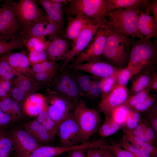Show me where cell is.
Wrapping results in <instances>:
<instances>
[{
  "mask_svg": "<svg viewBox=\"0 0 157 157\" xmlns=\"http://www.w3.org/2000/svg\"><path fill=\"white\" fill-rule=\"evenodd\" d=\"M140 8V6H135L113 10L106 15L104 22L117 33L140 39L138 22Z\"/></svg>",
  "mask_w": 157,
  "mask_h": 157,
  "instance_id": "1",
  "label": "cell"
},
{
  "mask_svg": "<svg viewBox=\"0 0 157 157\" xmlns=\"http://www.w3.org/2000/svg\"><path fill=\"white\" fill-rule=\"evenodd\" d=\"M108 28L106 44L101 56L106 61L121 68L128 64L132 41L129 37Z\"/></svg>",
  "mask_w": 157,
  "mask_h": 157,
  "instance_id": "2",
  "label": "cell"
},
{
  "mask_svg": "<svg viewBox=\"0 0 157 157\" xmlns=\"http://www.w3.org/2000/svg\"><path fill=\"white\" fill-rule=\"evenodd\" d=\"M65 10L69 17L78 16L97 25L103 21L106 15L105 0H68Z\"/></svg>",
  "mask_w": 157,
  "mask_h": 157,
  "instance_id": "3",
  "label": "cell"
},
{
  "mask_svg": "<svg viewBox=\"0 0 157 157\" xmlns=\"http://www.w3.org/2000/svg\"><path fill=\"white\" fill-rule=\"evenodd\" d=\"M157 41L143 38L133 43L127 67L141 71L151 69L156 64Z\"/></svg>",
  "mask_w": 157,
  "mask_h": 157,
  "instance_id": "4",
  "label": "cell"
},
{
  "mask_svg": "<svg viewBox=\"0 0 157 157\" xmlns=\"http://www.w3.org/2000/svg\"><path fill=\"white\" fill-rule=\"evenodd\" d=\"M38 3L37 0H35L13 1V11L21 26V33L34 24L46 19V14Z\"/></svg>",
  "mask_w": 157,
  "mask_h": 157,
  "instance_id": "5",
  "label": "cell"
},
{
  "mask_svg": "<svg viewBox=\"0 0 157 157\" xmlns=\"http://www.w3.org/2000/svg\"><path fill=\"white\" fill-rule=\"evenodd\" d=\"M73 113L84 142H87L97 131L102 119L96 110L88 108L82 101L75 106Z\"/></svg>",
  "mask_w": 157,
  "mask_h": 157,
  "instance_id": "6",
  "label": "cell"
},
{
  "mask_svg": "<svg viewBox=\"0 0 157 157\" xmlns=\"http://www.w3.org/2000/svg\"><path fill=\"white\" fill-rule=\"evenodd\" d=\"M51 81L53 90L50 92L61 96L76 104L82 101V97L72 73L65 68L58 72Z\"/></svg>",
  "mask_w": 157,
  "mask_h": 157,
  "instance_id": "7",
  "label": "cell"
},
{
  "mask_svg": "<svg viewBox=\"0 0 157 157\" xmlns=\"http://www.w3.org/2000/svg\"><path fill=\"white\" fill-rule=\"evenodd\" d=\"M13 0H6L2 5L0 14V40L7 41L20 38L21 26L15 17Z\"/></svg>",
  "mask_w": 157,
  "mask_h": 157,
  "instance_id": "8",
  "label": "cell"
},
{
  "mask_svg": "<svg viewBox=\"0 0 157 157\" xmlns=\"http://www.w3.org/2000/svg\"><path fill=\"white\" fill-rule=\"evenodd\" d=\"M57 135L60 146L72 147L85 143L73 110L59 124Z\"/></svg>",
  "mask_w": 157,
  "mask_h": 157,
  "instance_id": "9",
  "label": "cell"
},
{
  "mask_svg": "<svg viewBox=\"0 0 157 157\" xmlns=\"http://www.w3.org/2000/svg\"><path fill=\"white\" fill-rule=\"evenodd\" d=\"M108 32V27L103 22L87 47L77 55L73 64L82 63L99 58L103 52Z\"/></svg>",
  "mask_w": 157,
  "mask_h": 157,
  "instance_id": "10",
  "label": "cell"
},
{
  "mask_svg": "<svg viewBox=\"0 0 157 157\" xmlns=\"http://www.w3.org/2000/svg\"><path fill=\"white\" fill-rule=\"evenodd\" d=\"M46 100L47 111L58 126L73 111L76 105L67 98L51 92Z\"/></svg>",
  "mask_w": 157,
  "mask_h": 157,
  "instance_id": "11",
  "label": "cell"
},
{
  "mask_svg": "<svg viewBox=\"0 0 157 157\" xmlns=\"http://www.w3.org/2000/svg\"><path fill=\"white\" fill-rule=\"evenodd\" d=\"M8 134L12 143L15 157H29L33 151L42 145L24 129H14Z\"/></svg>",
  "mask_w": 157,
  "mask_h": 157,
  "instance_id": "12",
  "label": "cell"
},
{
  "mask_svg": "<svg viewBox=\"0 0 157 157\" xmlns=\"http://www.w3.org/2000/svg\"><path fill=\"white\" fill-rule=\"evenodd\" d=\"M104 22L97 24H87L75 41L73 43L72 49L66 55L64 63L60 70L65 68L69 62L76 56L83 51L92 40L100 26Z\"/></svg>",
  "mask_w": 157,
  "mask_h": 157,
  "instance_id": "13",
  "label": "cell"
},
{
  "mask_svg": "<svg viewBox=\"0 0 157 157\" xmlns=\"http://www.w3.org/2000/svg\"><path fill=\"white\" fill-rule=\"evenodd\" d=\"M69 67L75 71H82L102 78L115 74L121 68H117L99 58L79 64H72Z\"/></svg>",
  "mask_w": 157,
  "mask_h": 157,
  "instance_id": "14",
  "label": "cell"
},
{
  "mask_svg": "<svg viewBox=\"0 0 157 157\" xmlns=\"http://www.w3.org/2000/svg\"><path fill=\"white\" fill-rule=\"evenodd\" d=\"M129 94L126 87L116 84L110 93L101 99L99 104V107L105 117L109 116L115 108L124 104L129 97Z\"/></svg>",
  "mask_w": 157,
  "mask_h": 157,
  "instance_id": "15",
  "label": "cell"
},
{
  "mask_svg": "<svg viewBox=\"0 0 157 157\" xmlns=\"http://www.w3.org/2000/svg\"><path fill=\"white\" fill-rule=\"evenodd\" d=\"M62 34V28L46 17L45 20L34 24L21 32L20 38L25 44L28 40L33 37L55 35H59Z\"/></svg>",
  "mask_w": 157,
  "mask_h": 157,
  "instance_id": "16",
  "label": "cell"
},
{
  "mask_svg": "<svg viewBox=\"0 0 157 157\" xmlns=\"http://www.w3.org/2000/svg\"><path fill=\"white\" fill-rule=\"evenodd\" d=\"M0 57L6 61L15 71L31 78L34 73L30 67L28 56L26 52L10 51L0 56Z\"/></svg>",
  "mask_w": 157,
  "mask_h": 157,
  "instance_id": "17",
  "label": "cell"
},
{
  "mask_svg": "<svg viewBox=\"0 0 157 157\" xmlns=\"http://www.w3.org/2000/svg\"><path fill=\"white\" fill-rule=\"evenodd\" d=\"M49 36V43L46 50L48 60L56 62L61 60L64 61L70 50L69 42L58 35Z\"/></svg>",
  "mask_w": 157,
  "mask_h": 157,
  "instance_id": "18",
  "label": "cell"
},
{
  "mask_svg": "<svg viewBox=\"0 0 157 157\" xmlns=\"http://www.w3.org/2000/svg\"><path fill=\"white\" fill-rule=\"evenodd\" d=\"M24 129L41 145L51 142L56 135L46 129L36 119L23 124Z\"/></svg>",
  "mask_w": 157,
  "mask_h": 157,
  "instance_id": "19",
  "label": "cell"
},
{
  "mask_svg": "<svg viewBox=\"0 0 157 157\" xmlns=\"http://www.w3.org/2000/svg\"><path fill=\"white\" fill-rule=\"evenodd\" d=\"M138 27L140 39L157 38V21L153 16H150L141 10L138 17Z\"/></svg>",
  "mask_w": 157,
  "mask_h": 157,
  "instance_id": "20",
  "label": "cell"
},
{
  "mask_svg": "<svg viewBox=\"0 0 157 157\" xmlns=\"http://www.w3.org/2000/svg\"><path fill=\"white\" fill-rule=\"evenodd\" d=\"M46 106V98L40 93L33 94L27 98L22 109L29 115L38 116Z\"/></svg>",
  "mask_w": 157,
  "mask_h": 157,
  "instance_id": "21",
  "label": "cell"
},
{
  "mask_svg": "<svg viewBox=\"0 0 157 157\" xmlns=\"http://www.w3.org/2000/svg\"><path fill=\"white\" fill-rule=\"evenodd\" d=\"M88 24H90L80 16L69 17L68 25L64 34L65 37L74 42L85 26Z\"/></svg>",
  "mask_w": 157,
  "mask_h": 157,
  "instance_id": "22",
  "label": "cell"
},
{
  "mask_svg": "<svg viewBox=\"0 0 157 157\" xmlns=\"http://www.w3.org/2000/svg\"><path fill=\"white\" fill-rule=\"evenodd\" d=\"M123 138L136 149L151 157H157V147L143 140L132 134L123 131Z\"/></svg>",
  "mask_w": 157,
  "mask_h": 157,
  "instance_id": "23",
  "label": "cell"
},
{
  "mask_svg": "<svg viewBox=\"0 0 157 157\" xmlns=\"http://www.w3.org/2000/svg\"><path fill=\"white\" fill-rule=\"evenodd\" d=\"M17 78L12 81L13 85L23 90L28 96L38 90L42 83L35 82L21 74L18 73Z\"/></svg>",
  "mask_w": 157,
  "mask_h": 157,
  "instance_id": "24",
  "label": "cell"
},
{
  "mask_svg": "<svg viewBox=\"0 0 157 157\" xmlns=\"http://www.w3.org/2000/svg\"><path fill=\"white\" fill-rule=\"evenodd\" d=\"M152 69H143L144 72L138 75L133 81L130 92L132 95L148 88L152 76L153 74H152L150 71Z\"/></svg>",
  "mask_w": 157,
  "mask_h": 157,
  "instance_id": "25",
  "label": "cell"
},
{
  "mask_svg": "<svg viewBox=\"0 0 157 157\" xmlns=\"http://www.w3.org/2000/svg\"><path fill=\"white\" fill-rule=\"evenodd\" d=\"M65 147L42 145L35 150L29 157H56L66 153Z\"/></svg>",
  "mask_w": 157,
  "mask_h": 157,
  "instance_id": "26",
  "label": "cell"
},
{
  "mask_svg": "<svg viewBox=\"0 0 157 157\" xmlns=\"http://www.w3.org/2000/svg\"><path fill=\"white\" fill-rule=\"evenodd\" d=\"M143 0H105L106 15L115 10L135 6L141 8Z\"/></svg>",
  "mask_w": 157,
  "mask_h": 157,
  "instance_id": "27",
  "label": "cell"
},
{
  "mask_svg": "<svg viewBox=\"0 0 157 157\" xmlns=\"http://www.w3.org/2000/svg\"><path fill=\"white\" fill-rule=\"evenodd\" d=\"M37 2L44 9L47 18L53 21L62 28L63 22V14L60 13L53 8L50 0H37Z\"/></svg>",
  "mask_w": 157,
  "mask_h": 157,
  "instance_id": "28",
  "label": "cell"
},
{
  "mask_svg": "<svg viewBox=\"0 0 157 157\" xmlns=\"http://www.w3.org/2000/svg\"><path fill=\"white\" fill-rule=\"evenodd\" d=\"M82 97L89 96L92 81L86 74L75 72L72 73Z\"/></svg>",
  "mask_w": 157,
  "mask_h": 157,
  "instance_id": "29",
  "label": "cell"
},
{
  "mask_svg": "<svg viewBox=\"0 0 157 157\" xmlns=\"http://www.w3.org/2000/svg\"><path fill=\"white\" fill-rule=\"evenodd\" d=\"M105 117V120L99 129V134L102 137H108L112 135L122 128L110 117Z\"/></svg>",
  "mask_w": 157,
  "mask_h": 157,
  "instance_id": "30",
  "label": "cell"
},
{
  "mask_svg": "<svg viewBox=\"0 0 157 157\" xmlns=\"http://www.w3.org/2000/svg\"><path fill=\"white\" fill-rule=\"evenodd\" d=\"M36 119L46 129L55 135H57L58 126L49 115L47 106L40 113Z\"/></svg>",
  "mask_w": 157,
  "mask_h": 157,
  "instance_id": "31",
  "label": "cell"
},
{
  "mask_svg": "<svg viewBox=\"0 0 157 157\" xmlns=\"http://www.w3.org/2000/svg\"><path fill=\"white\" fill-rule=\"evenodd\" d=\"M140 71L139 70L128 67L120 69L116 73V84L126 87L133 76Z\"/></svg>",
  "mask_w": 157,
  "mask_h": 157,
  "instance_id": "32",
  "label": "cell"
},
{
  "mask_svg": "<svg viewBox=\"0 0 157 157\" xmlns=\"http://www.w3.org/2000/svg\"><path fill=\"white\" fill-rule=\"evenodd\" d=\"M130 109L125 105H122L114 109L108 117H110L123 128L125 125Z\"/></svg>",
  "mask_w": 157,
  "mask_h": 157,
  "instance_id": "33",
  "label": "cell"
},
{
  "mask_svg": "<svg viewBox=\"0 0 157 157\" xmlns=\"http://www.w3.org/2000/svg\"><path fill=\"white\" fill-rule=\"evenodd\" d=\"M13 148L8 133L4 130L0 131V157H9Z\"/></svg>",
  "mask_w": 157,
  "mask_h": 157,
  "instance_id": "34",
  "label": "cell"
},
{
  "mask_svg": "<svg viewBox=\"0 0 157 157\" xmlns=\"http://www.w3.org/2000/svg\"><path fill=\"white\" fill-rule=\"evenodd\" d=\"M25 47V44L20 38L8 42L0 40V56L13 50L22 49Z\"/></svg>",
  "mask_w": 157,
  "mask_h": 157,
  "instance_id": "35",
  "label": "cell"
},
{
  "mask_svg": "<svg viewBox=\"0 0 157 157\" xmlns=\"http://www.w3.org/2000/svg\"><path fill=\"white\" fill-rule=\"evenodd\" d=\"M49 43L45 36H39L31 38L26 42V47L30 51L33 50L46 51Z\"/></svg>",
  "mask_w": 157,
  "mask_h": 157,
  "instance_id": "36",
  "label": "cell"
},
{
  "mask_svg": "<svg viewBox=\"0 0 157 157\" xmlns=\"http://www.w3.org/2000/svg\"><path fill=\"white\" fill-rule=\"evenodd\" d=\"M150 90L147 88L129 97L124 105L131 109L143 102L149 94Z\"/></svg>",
  "mask_w": 157,
  "mask_h": 157,
  "instance_id": "37",
  "label": "cell"
},
{
  "mask_svg": "<svg viewBox=\"0 0 157 157\" xmlns=\"http://www.w3.org/2000/svg\"><path fill=\"white\" fill-rule=\"evenodd\" d=\"M58 65L56 62L47 60L32 66L33 73L40 72H55L58 71Z\"/></svg>",
  "mask_w": 157,
  "mask_h": 157,
  "instance_id": "38",
  "label": "cell"
},
{
  "mask_svg": "<svg viewBox=\"0 0 157 157\" xmlns=\"http://www.w3.org/2000/svg\"><path fill=\"white\" fill-rule=\"evenodd\" d=\"M116 73L114 75L101 78V80L102 85V92L101 96V99L106 97L114 88L116 85Z\"/></svg>",
  "mask_w": 157,
  "mask_h": 157,
  "instance_id": "39",
  "label": "cell"
},
{
  "mask_svg": "<svg viewBox=\"0 0 157 157\" xmlns=\"http://www.w3.org/2000/svg\"><path fill=\"white\" fill-rule=\"evenodd\" d=\"M140 113L130 108L123 129L129 131L133 130L138 126L140 122Z\"/></svg>",
  "mask_w": 157,
  "mask_h": 157,
  "instance_id": "40",
  "label": "cell"
},
{
  "mask_svg": "<svg viewBox=\"0 0 157 157\" xmlns=\"http://www.w3.org/2000/svg\"><path fill=\"white\" fill-rule=\"evenodd\" d=\"M156 95L149 94L143 102L131 109L139 113L148 111L156 104Z\"/></svg>",
  "mask_w": 157,
  "mask_h": 157,
  "instance_id": "41",
  "label": "cell"
},
{
  "mask_svg": "<svg viewBox=\"0 0 157 157\" xmlns=\"http://www.w3.org/2000/svg\"><path fill=\"white\" fill-rule=\"evenodd\" d=\"M28 59L30 65L32 66L48 60L47 53L45 50L30 51Z\"/></svg>",
  "mask_w": 157,
  "mask_h": 157,
  "instance_id": "42",
  "label": "cell"
},
{
  "mask_svg": "<svg viewBox=\"0 0 157 157\" xmlns=\"http://www.w3.org/2000/svg\"><path fill=\"white\" fill-rule=\"evenodd\" d=\"M108 148L115 157H135L130 152L120 146L115 142L108 144Z\"/></svg>",
  "mask_w": 157,
  "mask_h": 157,
  "instance_id": "43",
  "label": "cell"
},
{
  "mask_svg": "<svg viewBox=\"0 0 157 157\" xmlns=\"http://www.w3.org/2000/svg\"><path fill=\"white\" fill-rule=\"evenodd\" d=\"M58 71L55 72H40L34 73L31 78L35 82L45 83L51 81Z\"/></svg>",
  "mask_w": 157,
  "mask_h": 157,
  "instance_id": "44",
  "label": "cell"
},
{
  "mask_svg": "<svg viewBox=\"0 0 157 157\" xmlns=\"http://www.w3.org/2000/svg\"><path fill=\"white\" fill-rule=\"evenodd\" d=\"M0 98L8 104L13 113L19 119L23 118L22 108L18 102L11 99L8 95Z\"/></svg>",
  "mask_w": 157,
  "mask_h": 157,
  "instance_id": "45",
  "label": "cell"
},
{
  "mask_svg": "<svg viewBox=\"0 0 157 157\" xmlns=\"http://www.w3.org/2000/svg\"><path fill=\"white\" fill-rule=\"evenodd\" d=\"M10 93L14 100L19 104L22 109L24 104L29 96L23 90L15 86H13Z\"/></svg>",
  "mask_w": 157,
  "mask_h": 157,
  "instance_id": "46",
  "label": "cell"
},
{
  "mask_svg": "<svg viewBox=\"0 0 157 157\" xmlns=\"http://www.w3.org/2000/svg\"><path fill=\"white\" fill-rule=\"evenodd\" d=\"M123 131L131 133L139 138L154 146L147 136L144 125L140 121L137 127L133 130L129 131L123 129Z\"/></svg>",
  "mask_w": 157,
  "mask_h": 157,
  "instance_id": "47",
  "label": "cell"
},
{
  "mask_svg": "<svg viewBox=\"0 0 157 157\" xmlns=\"http://www.w3.org/2000/svg\"><path fill=\"white\" fill-rule=\"evenodd\" d=\"M119 144L122 148L131 152L135 157H151L136 149L123 138Z\"/></svg>",
  "mask_w": 157,
  "mask_h": 157,
  "instance_id": "48",
  "label": "cell"
},
{
  "mask_svg": "<svg viewBox=\"0 0 157 157\" xmlns=\"http://www.w3.org/2000/svg\"><path fill=\"white\" fill-rule=\"evenodd\" d=\"M19 119L2 111L0 108V131Z\"/></svg>",
  "mask_w": 157,
  "mask_h": 157,
  "instance_id": "49",
  "label": "cell"
},
{
  "mask_svg": "<svg viewBox=\"0 0 157 157\" xmlns=\"http://www.w3.org/2000/svg\"><path fill=\"white\" fill-rule=\"evenodd\" d=\"M102 90V85L101 80H95L92 81L89 96L94 99H97L101 97Z\"/></svg>",
  "mask_w": 157,
  "mask_h": 157,
  "instance_id": "50",
  "label": "cell"
},
{
  "mask_svg": "<svg viewBox=\"0 0 157 157\" xmlns=\"http://www.w3.org/2000/svg\"><path fill=\"white\" fill-rule=\"evenodd\" d=\"M141 122L144 125L147 136L153 145L155 146V144H156V142L157 135L156 134L154 130L147 119H146Z\"/></svg>",
  "mask_w": 157,
  "mask_h": 157,
  "instance_id": "51",
  "label": "cell"
},
{
  "mask_svg": "<svg viewBox=\"0 0 157 157\" xmlns=\"http://www.w3.org/2000/svg\"><path fill=\"white\" fill-rule=\"evenodd\" d=\"M148 119L157 135V106L156 104L150 110L148 114Z\"/></svg>",
  "mask_w": 157,
  "mask_h": 157,
  "instance_id": "52",
  "label": "cell"
},
{
  "mask_svg": "<svg viewBox=\"0 0 157 157\" xmlns=\"http://www.w3.org/2000/svg\"><path fill=\"white\" fill-rule=\"evenodd\" d=\"M87 149L82 148L73 150L68 152L66 157H86Z\"/></svg>",
  "mask_w": 157,
  "mask_h": 157,
  "instance_id": "53",
  "label": "cell"
},
{
  "mask_svg": "<svg viewBox=\"0 0 157 157\" xmlns=\"http://www.w3.org/2000/svg\"><path fill=\"white\" fill-rule=\"evenodd\" d=\"M86 154L87 157H103L100 148H88L86 149Z\"/></svg>",
  "mask_w": 157,
  "mask_h": 157,
  "instance_id": "54",
  "label": "cell"
},
{
  "mask_svg": "<svg viewBox=\"0 0 157 157\" xmlns=\"http://www.w3.org/2000/svg\"><path fill=\"white\" fill-rule=\"evenodd\" d=\"M145 10L147 14H149V12L151 11L153 14V17L157 21V0H154L150 2Z\"/></svg>",
  "mask_w": 157,
  "mask_h": 157,
  "instance_id": "55",
  "label": "cell"
},
{
  "mask_svg": "<svg viewBox=\"0 0 157 157\" xmlns=\"http://www.w3.org/2000/svg\"><path fill=\"white\" fill-rule=\"evenodd\" d=\"M0 85L8 94L10 92L13 87L11 80L0 78Z\"/></svg>",
  "mask_w": 157,
  "mask_h": 157,
  "instance_id": "56",
  "label": "cell"
},
{
  "mask_svg": "<svg viewBox=\"0 0 157 157\" xmlns=\"http://www.w3.org/2000/svg\"><path fill=\"white\" fill-rule=\"evenodd\" d=\"M0 108L4 113L19 119L13 113L8 104L0 98Z\"/></svg>",
  "mask_w": 157,
  "mask_h": 157,
  "instance_id": "57",
  "label": "cell"
},
{
  "mask_svg": "<svg viewBox=\"0 0 157 157\" xmlns=\"http://www.w3.org/2000/svg\"><path fill=\"white\" fill-rule=\"evenodd\" d=\"M150 90L153 89L157 92V74L156 72L153 73L152 78L148 88Z\"/></svg>",
  "mask_w": 157,
  "mask_h": 157,
  "instance_id": "58",
  "label": "cell"
},
{
  "mask_svg": "<svg viewBox=\"0 0 157 157\" xmlns=\"http://www.w3.org/2000/svg\"><path fill=\"white\" fill-rule=\"evenodd\" d=\"M103 157H115L108 149V147H100Z\"/></svg>",
  "mask_w": 157,
  "mask_h": 157,
  "instance_id": "59",
  "label": "cell"
},
{
  "mask_svg": "<svg viewBox=\"0 0 157 157\" xmlns=\"http://www.w3.org/2000/svg\"><path fill=\"white\" fill-rule=\"evenodd\" d=\"M52 6L53 8L56 11L60 13L63 14V10L62 7L63 5L54 2L52 1L51 0H50Z\"/></svg>",
  "mask_w": 157,
  "mask_h": 157,
  "instance_id": "60",
  "label": "cell"
},
{
  "mask_svg": "<svg viewBox=\"0 0 157 157\" xmlns=\"http://www.w3.org/2000/svg\"><path fill=\"white\" fill-rule=\"evenodd\" d=\"M8 95V94L3 90L0 85V97Z\"/></svg>",
  "mask_w": 157,
  "mask_h": 157,
  "instance_id": "61",
  "label": "cell"
},
{
  "mask_svg": "<svg viewBox=\"0 0 157 157\" xmlns=\"http://www.w3.org/2000/svg\"><path fill=\"white\" fill-rule=\"evenodd\" d=\"M54 2L60 4L62 5L68 2V0H51Z\"/></svg>",
  "mask_w": 157,
  "mask_h": 157,
  "instance_id": "62",
  "label": "cell"
},
{
  "mask_svg": "<svg viewBox=\"0 0 157 157\" xmlns=\"http://www.w3.org/2000/svg\"><path fill=\"white\" fill-rule=\"evenodd\" d=\"M1 0H0V14L1 13V11H2V8H1V6H0V5H1Z\"/></svg>",
  "mask_w": 157,
  "mask_h": 157,
  "instance_id": "63",
  "label": "cell"
},
{
  "mask_svg": "<svg viewBox=\"0 0 157 157\" xmlns=\"http://www.w3.org/2000/svg\"><path fill=\"white\" fill-rule=\"evenodd\" d=\"M86 157H87V156L86 155Z\"/></svg>",
  "mask_w": 157,
  "mask_h": 157,
  "instance_id": "64",
  "label": "cell"
}]
</instances>
